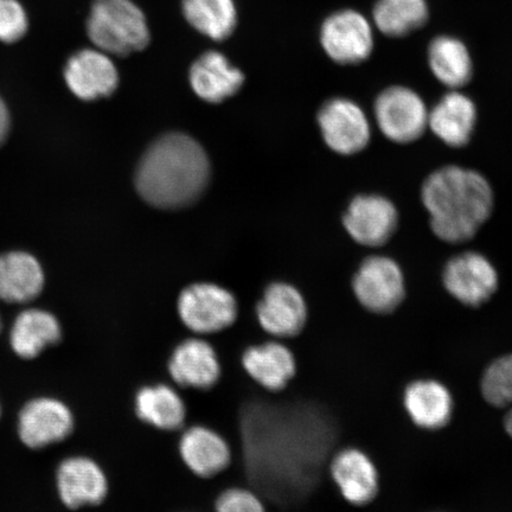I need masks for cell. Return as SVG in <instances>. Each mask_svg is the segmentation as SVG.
I'll return each instance as SVG.
<instances>
[{"instance_id":"obj_1","label":"cell","mask_w":512,"mask_h":512,"mask_svg":"<svg viewBox=\"0 0 512 512\" xmlns=\"http://www.w3.org/2000/svg\"><path fill=\"white\" fill-rule=\"evenodd\" d=\"M209 176V159L203 147L187 134L171 133L146 151L138 166L136 185L151 206L178 209L201 196Z\"/></svg>"},{"instance_id":"obj_13","label":"cell","mask_w":512,"mask_h":512,"mask_svg":"<svg viewBox=\"0 0 512 512\" xmlns=\"http://www.w3.org/2000/svg\"><path fill=\"white\" fill-rule=\"evenodd\" d=\"M318 124L326 145L339 155H355L370 142L367 114L352 100L335 98L325 102L318 113Z\"/></svg>"},{"instance_id":"obj_23","label":"cell","mask_w":512,"mask_h":512,"mask_svg":"<svg viewBox=\"0 0 512 512\" xmlns=\"http://www.w3.org/2000/svg\"><path fill=\"white\" fill-rule=\"evenodd\" d=\"M44 287L43 268L25 252L0 255V299L9 304H25L40 296Z\"/></svg>"},{"instance_id":"obj_33","label":"cell","mask_w":512,"mask_h":512,"mask_svg":"<svg viewBox=\"0 0 512 512\" xmlns=\"http://www.w3.org/2000/svg\"><path fill=\"white\" fill-rule=\"evenodd\" d=\"M185 512H192V511H185Z\"/></svg>"},{"instance_id":"obj_2","label":"cell","mask_w":512,"mask_h":512,"mask_svg":"<svg viewBox=\"0 0 512 512\" xmlns=\"http://www.w3.org/2000/svg\"><path fill=\"white\" fill-rule=\"evenodd\" d=\"M422 203L433 233L448 243H462L475 236L494 209V191L479 172L446 166L426 179Z\"/></svg>"},{"instance_id":"obj_3","label":"cell","mask_w":512,"mask_h":512,"mask_svg":"<svg viewBox=\"0 0 512 512\" xmlns=\"http://www.w3.org/2000/svg\"><path fill=\"white\" fill-rule=\"evenodd\" d=\"M86 31L93 47L111 56L139 53L151 42L145 12L133 0H94Z\"/></svg>"},{"instance_id":"obj_11","label":"cell","mask_w":512,"mask_h":512,"mask_svg":"<svg viewBox=\"0 0 512 512\" xmlns=\"http://www.w3.org/2000/svg\"><path fill=\"white\" fill-rule=\"evenodd\" d=\"M56 486L64 507L80 510L104 505L110 496L111 480L104 466L80 454L62 460L57 467Z\"/></svg>"},{"instance_id":"obj_7","label":"cell","mask_w":512,"mask_h":512,"mask_svg":"<svg viewBox=\"0 0 512 512\" xmlns=\"http://www.w3.org/2000/svg\"><path fill=\"white\" fill-rule=\"evenodd\" d=\"M319 41L330 60L341 66H355L373 54L374 25L361 12L339 10L325 18Z\"/></svg>"},{"instance_id":"obj_26","label":"cell","mask_w":512,"mask_h":512,"mask_svg":"<svg viewBox=\"0 0 512 512\" xmlns=\"http://www.w3.org/2000/svg\"><path fill=\"white\" fill-rule=\"evenodd\" d=\"M182 14L192 29L214 42L228 40L238 28L235 0H182Z\"/></svg>"},{"instance_id":"obj_4","label":"cell","mask_w":512,"mask_h":512,"mask_svg":"<svg viewBox=\"0 0 512 512\" xmlns=\"http://www.w3.org/2000/svg\"><path fill=\"white\" fill-rule=\"evenodd\" d=\"M177 315L190 334L215 336L233 328L238 322L239 303L226 288L215 284H195L179 294Z\"/></svg>"},{"instance_id":"obj_20","label":"cell","mask_w":512,"mask_h":512,"mask_svg":"<svg viewBox=\"0 0 512 512\" xmlns=\"http://www.w3.org/2000/svg\"><path fill=\"white\" fill-rule=\"evenodd\" d=\"M403 408L416 427L425 431L443 430L453 416V396L438 380L420 379L403 392Z\"/></svg>"},{"instance_id":"obj_5","label":"cell","mask_w":512,"mask_h":512,"mask_svg":"<svg viewBox=\"0 0 512 512\" xmlns=\"http://www.w3.org/2000/svg\"><path fill=\"white\" fill-rule=\"evenodd\" d=\"M169 381L178 389L209 392L220 383L223 364L219 350L209 339L188 336L171 348L165 364Z\"/></svg>"},{"instance_id":"obj_25","label":"cell","mask_w":512,"mask_h":512,"mask_svg":"<svg viewBox=\"0 0 512 512\" xmlns=\"http://www.w3.org/2000/svg\"><path fill=\"white\" fill-rule=\"evenodd\" d=\"M435 79L451 91H458L472 79L473 62L466 44L457 37H434L427 53Z\"/></svg>"},{"instance_id":"obj_8","label":"cell","mask_w":512,"mask_h":512,"mask_svg":"<svg viewBox=\"0 0 512 512\" xmlns=\"http://www.w3.org/2000/svg\"><path fill=\"white\" fill-rule=\"evenodd\" d=\"M240 368L254 386L268 394H280L298 375L296 352L279 339L249 343L241 351Z\"/></svg>"},{"instance_id":"obj_17","label":"cell","mask_w":512,"mask_h":512,"mask_svg":"<svg viewBox=\"0 0 512 512\" xmlns=\"http://www.w3.org/2000/svg\"><path fill=\"white\" fill-rule=\"evenodd\" d=\"M444 285L448 293L460 304L482 306L494 296L498 288V274L484 255L467 252L447 262Z\"/></svg>"},{"instance_id":"obj_15","label":"cell","mask_w":512,"mask_h":512,"mask_svg":"<svg viewBox=\"0 0 512 512\" xmlns=\"http://www.w3.org/2000/svg\"><path fill=\"white\" fill-rule=\"evenodd\" d=\"M74 430L72 409L54 398L31 400L19 413V438L25 446L34 450L62 443Z\"/></svg>"},{"instance_id":"obj_16","label":"cell","mask_w":512,"mask_h":512,"mask_svg":"<svg viewBox=\"0 0 512 512\" xmlns=\"http://www.w3.org/2000/svg\"><path fill=\"white\" fill-rule=\"evenodd\" d=\"M113 56L98 48L76 51L69 57L63 78L69 91L83 101H94L112 95L119 86V70Z\"/></svg>"},{"instance_id":"obj_22","label":"cell","mask_w":512,"mask_h":512,"mask_svg":"<svg viewBox=\"0 0 512 512\" xmlns=\"http://www.w3.org/2000/svg\"><path fill=\"white\" fill-rule=\"evenodd\" d=\"M477 123V108L469 96L451 91L428 111V126L441 142L451 147L469 144Z\"/></svg>"},{"instance_id":"obj_6","label":"cell","mask_w":512,"mask_h":512,"mask_svg":"<svg viewBox=\"0 0 512 512\" xmlns=\"http://www.w3.org/2000/svg\"><path fill=\"white\" fill-rule=\"evenodd\" d=\"M177 453L185 469L203 482L226 475L234 463V448L226 435L200 422L178 433Z\"/></svg>"},{"instance_id":"obj_9","label":"cell","mask_w":512,"mask_h":512,"mask_svg":"<svg viewBox=\"0 0 512 512\" xmlns=\"http://www.w3.org/2000/svg\"><path fill=\"white\" fill-rule=\"evenodd\" d=\"M375 119L381 132L398 144L413 143L425 133L428 110L425 101L413 89L393 86L377 96Z\"/></svg>"},{"instance_id":"obj_21","label":"cell","mask_w":512,"mask_h":512,"mask_svg":"<svg viewBox=\"0 0 512 512\" xmlns=\"http://www.w3.org/2000/svg\"><path fill=\"white\" fill-rule=\"evenodd\" d=\"M189 81L198 98L209 104H220L240 91L245 75L226 55L210 50L191 64Z\"/></svg>"},{"instance_id":"obj_32","label":"cell","mask_w":512,"mask_h":512,"mask_svg":"<svg viewBox=\"0 0 512 512\" xmlns=\"http://www.w3.org/2000/svg\"><path fill=\"white\" fill-rule=\"evenodd\" d=\"M0 330H2V319H0Z\"/></svg>"},{"instance_id":"obj_31","label":"cell","mask_w":512,"mask_h":512,"mask_svg":"<svg viewBox=\"0 0 512 512\" xmlns=\"http://www.w3.org/2000/svg\"><path fill=\"white\" fill-rule=\"evenodd\" d=\"M10 131V113L2 98H0V145L8 138Z\"/></svg>"},{"instance_id":"obj_10","label":"cell","mask_w":512,"mask_h":512,"mask_svg":"<svg viewBox=\"0 0 512 512\" xmlns=\"http://www.w3.org/2000/svg\"><path fill=\"white\" fill-rule=\"evenodd\" d=\"M352 290L364 309L376 315H389L405 299V277L393 259L371 256L358 268Z\"/></svg>"},{"instance_id":"obj_27","label":"cell","mask_w":512,"mask_h":512,"mask_svg":"<svg viewBox=\"0 0 512 512\" xmlns=\"http://www.w3.org/2000/svg\"><path fill=\"white\" fill-rule=\"evenodd\" d=\"M428 17L426 0H377L373 25L384 36L400 38L424 27Z\"/></svg>"},{"instance_id":"obj_30","label":"cell","mask_w":512,"mask_h":512,"mask_svg":"<svg viewBox=\"0 0 512 512\" xmlns=\"http://www.w3.org/2000/svg\"><path fill=\"white\" fill-rule=\"evenodd\" d=\"M29 19L18 0H0V42L11 44L27 35Z\"/></svg>"},{"instance_id":"obj_18","label":"cell","mask_w":512,"mask_h":512,"mask_svg":"<svg viewBox=\"0 0 512 512\" xmlns=\"http://www.w3.org/2000/svg\"><path fill=\"white\" fill-rule=\"evenodd\" d=\"M329 473L345 502L366 507L380 494V472L373 459L356 447L344 448L332 457Z\"/></svg>"},{"instance_id":"obj_29","label":"cell","mask_w":512,"mask_h":512,"mask_svg":"<svg viewBox=\"0 0 512 512\" xmlns=\"http://www.w3.org/2000/svg\"><path fill=\"white\" fill-rule=\"evenodd\" d=\"M213 512H268L265 499L247 485H228L219 491Z\"/></svg>"},{"instance_id":"obj_28","label":"cell","mask_w":512,"mask_h":512,"mask_svg":"<svg viewBox=\"0 0 512 512\" xmlns=\"http://www.w3.org/2000/svg\"><path fill=\"white\" fill-rule=\"evenodd\" d=\"M480 393L489 406L507 409L503 427L512 437V352L499 356L485 368Z\"/></svg>"},{"instance_id":"obj_12","label":"cell","mask_w":512,"mask_h":512,"mask_svg":"<svg viewBox=\"0 0 512 512\" xmlns=\"http://www.w3.org/2000/svg\"><path fill=\"white\" fill-rule=\"evenodd\" d=\"M133 414L157 432L177 434L189 422L188 402L181 389L169 381L147 382L134 390Z\"/></svg>"},{"instance_id":"obj_34","label":"cell","mask_w":512,"mask_h":512,"mask_svg":"<svg viewBox=\"0 0 512 512\" xmlns=\"http://www.w3.org/2000/svg\"><path fill=\"white\" fill-rule=\"evenodd\" d=\"M0 413H2V411H0Z\"/></svg>"},{"instance_id":"obj_19","label":"cell","mask_w":512,"mask_h":512,"mask_svg":"<svg viewBox=\"0 0 512 512\" xmlns=\"http://www.w3.org/2000/svg\"><path fill=\"white\" fill-rule=\"evenodd\" d=\"M344 227L358 245L381 247L398 228L399 214L393 202L380 195H360L349 204Z\"/></svg>"},{"instance_id":"obj_24","label":"cell","mask_w":512,"mask_h":512,"mask_svg":"<svg viewBox=\"0 0 512 512\" xmlns=\"http://www.w3.org/2000/svg\"><path fill=\"white\" fill-rule=\"evenodd\" d=\"M62 339V328L53 313L40 309L25 310L12 325L10 343L15 354L24 360L40 356Z\"/></svg>"},{"instance_id":"obj_14","label":"cell","mask_w":512,"mask_h":512,"mask_svg":"<svg viewBox=\"0 0 512 512\" xmlns=\"http://www.w3.org/2000/svg\"><path fill=\"white\" fill-rule=\"evenodd\" d=\"M260 329L279 341L303 334L309 310L303 294L296 287L275 283L266 288L255 309Z\"/></svg>"}]
</instances>
